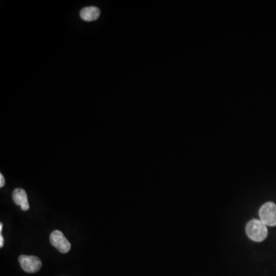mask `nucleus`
<instances>
[{
  "label": "nucleus",
  "mask_w": 276,
  "mask_h": 276,
  "mask_svg": "<svg viewBox=\"0 0 276 276\" xmlns=\"http://www.w3.org/2000/svg\"><path fill=\"white\" fill-rule=\"evenodd\" d=\"M4 245V239L2 235H0V247H3Z\"/></svg>",
  "instance_id": "obj_8"
},
{
  "label": "nucleus",
  "mask_w": 276,
  "mask_h": 276,
  "mask_svg": "<svg viewBox=\"0 0 276 276\" xmlns=\"http://www.w3.org/2000/svg\"><path fill=\"white\" fill-rule=\"evenodd\" d=\"M13 200L15 204L19 206L23 211L29 209V204L28 202L27 193L26 190L21 188H17L13 192Z\"/></svg>",
  "instance_id": "obj_5"
},
{
  "label": "nucleus",
  "mask_w": 276,
  "mask_h": 276,
  "mask_svg": "<svg viewBox=\"0 0 276 276\" xmlns=\"http://www.w3.org/2000/svg\"><path fill=\"white\" fill-rule=\"evenodd\" d=\"M5 185V178H4L3 175L1 173L0 174V187H3Z\"/></svg>",
  "instance_id": "obj_7"
},
{
  "label": "nucleus",
  "mask_w": 276,
  "mask_h": 276,
  "mask_svg": "<svg viewBox=\"0 0 276 276\" xmlns=\"http://www.w3.org/2000/svg\"><path fill=\"white\" fill-rule=\"evenodd\" d=\"M101 15L100 9L95 6H88L81 10L80 17L82 20L86 22H92L99 18Z\"/></svg>",
  "instance_id": "obj_6"
},
{
  "label": "nucleus",
  "mask_w": 276,
  "mask_h": 276,
  "mask_svg": "<svg viewBox=\"0 0 276 276\" xmlns=\"http://www.w3.org/2000/svg\"><path fill=\"white\" fill-rule=\"evenodd\" d=\"M50 242L60 253H67L71 249V243L59 230L53 231L50 235Z\"/></svg>",
  "instance_id": "obj_4"
},
{
  "label": "nucleus",
  "mask_w": 276,
  "mask_h": 276,
  "mask_svg": "<svg viewBox=\"0 0 276 276\" xmlns=\"http://www.w3.org/2000/svg\"><path fill=\"white\" fill-rule=\"evenodd\" d=\"M18 262L22 269L28 273H37L42 268V262L37 256L21 255Z\"/></svg>",
  "instance_id": "obj_3"
},
{
  "label": "nucleus",
  "mask_w": 276,
  "mask_h": 276,
  "mask_svg": "<svg viewBox=\"0 0 276 276\" xmlns=\"http://www.w3.org/2000/svg\"><path fill=\"white\" fill-rule=\"evenodd\" d=\"M267 225L261 220H253L246 225V234L249 239L255 242H262L265 240L268 236Z\"/></svg>",
  "instance_id": "obj_1"
},
{
  "label": "nucleus",
  "mask_w": 276,
  "mask_h": 276,
  "mask_svg": "<svg viewBox=\"0 0 276 276\" xmlns=\"http://www.w3.org/2000/svg\"><path fill=\"white\" fill-rule=\"evenodd\" d=\"M2 223H1V224H0V233L2 232Z\"/></svg>",
  "instance_id": "obj_9"
},
{
  "label": "nucleus",
  "mask_w": 276,
  "mask_h": 276,
  "mask_svg": "<svg viewBox=\"0 0 276 276\" xmlns=\"http://www.w3.org/2000/svg\"><path fill=\"white\" fill-rule=\"evenodd\" d=\"M261 221L265 225L276 226V205L273 202L264 204L259 210Z\"/></svg>",
  "instance_id": "obj_2"
}]
</instances>
